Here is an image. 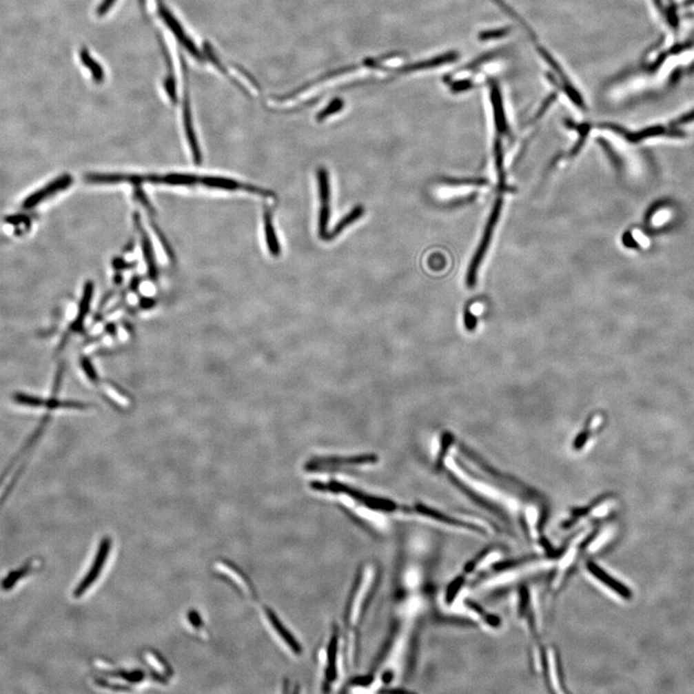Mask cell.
<instances>
[{
    "instance_id": "obj_11",
    "label": "cell",
    "mask_w": 694,
    "mask_h": 694,
    "mask_svg": "<svg viewBox=\"0 0 694 694\" xmlns=\"http://www.w3.org/2000/svg\"><path fill=\"white\" fill-rule=\"evenodd\" d=\"M263 219H265V238H267L268 250L272 254V256L278 257L280 254V247L276 233H275L274 226H273L270 212L265 210Z\"/></svg>"
},
{
    "instance_id": "obj_14",
    "label": "cell",
    "mask_w": 694,
    "mask_h": 694,
    "mask_svg": "<svg viewBox=\"0 0 694 694\" xmlns=\"http://www.w3.org/2000/svg\"><path fill=\"white\" fill-rule=\"evenodd\" d=\"M267 613L268 619H269L270 622H272L273 627H274L275 630H276V632L279 633L280 637L284 640L285 642H287V644L289 645L290 649L294 650V652L295 653H299V644L297 643L296 640H295V638L290 635L289 631L287 630V628H285L284 626H283V624L280 623L279 619L276 618V615H275L270 609H267Z\"/></svg>"
},
{
    "instance_id": "obj_7",
    "label": "cell",
    "mask_w": 694,
    "mask_h": 694,
    "mask_svg": "<svg viewBox=\"0 0 694 694\" xmlns=\"http://www.w3.org/2000/svg\"><path fill=\"white\" fill-rule=\"evenodd\" d=\"M161 18L163 19V21H165L167 26L171 29L172 32H173L174 35H175L176 39H178V42H180L181 45H183V47H185L186 50L191 53V55L198 58V59H201V57H201L199 50H198L197 47H196L195 43L192 42V40L188 37L187 34H186L185 30H183V26H181V23L176 21V19L173 16V14H172L171 12L168 11L166 8H161Z\"/></svg>"
},
{
    "instance_id": "obj_19",
    "label": "cell",
    "mask_w": 694,
    "mask_h": 694,
    "mask_svg": "<svg viewBox=\"0 0 694 694\" xmlns=\"http://www.w3.org/2000/svg\"><path fill=\"white\" fill-rule=\"evenodd\" d=\"M330 205H321L320 212H319L318 218V233L321 238H326L327 236V228L329 219H330Z\"/></svg>"
},
{
    "instance_id": "obj_10",
    "label": "cell",
    "mask_w": 694,
    "mask_h": 694,
    "mask_svg": "<svg viewBox=\"0 0 694 694\" xmlns=\"http://www.w3.org/2000/svg\"><path fill=\"white\" fill-rule=\"evenodd\" d=\"M93 283H86L85 287H84L83 295H82L81 306H79V313L77 314V318L76 320L74 321V324H72V330L79 331V328L81 327L84 318H85L86 314L88 313L89 308H90L91 299L92 296H93Z\"/></svg>"
},
{
    "instance_id": "obj_15",
    "label": "cell",
    "mask_w": 694,
    "mask_h": 694,
    "mask_svg": "<svg viewBox=\"0 0 694 694\" xmlns=\"http://www.w3.org/2000/svg\"><path fill=\"white\" fill-rule=\"evenodd\" d=\"M140 232H141L143 255H144L145 261H146V265L147 269H149L150 276L152 278H156L157 273L156 258H154V249H152L151 241H150L147 234L145 233L144 229H141V231Z\"/></svg>"
},
{
    "instance_id": "obj_6",
    "label": "cell",
    "mask_w": 694,
    "mask_h": 694,
    "mask_svg": "<svg viewBox=\"0 0 694 694\" xmlns=\"http://www.w3.org/2000/svg\"><path fill=\"white\" fill-rule=\"evenodd\" d=\"M183 117L186 139H187L188 145H190V149L191 154H192L193 159H194L196 164L202 163V152L200 151L199 143H198L197 136H196L195 134L194 125H193L192 116H191L190 96H188L187 91L185 92V99H183Z\"/></svg>"
},
{
    "instance_id": "obj_23",
    "label": "cell",
    "mask_w": 694,
    "mask_h": 694,
    "mask_svg": "<svg viewBox=\"0 0 694 694\" xmlns=\"http://www.w3.org/2000/svg\"><path fill=\"white\" fill-rule=\"evenodd\" d=\"M165 88L167 94H168L169 98L171 99L173 103H176V85L175 82H174L173 79H167V81L165 82Z\"/></svg>"
},
{
    "instance_id": "obj_24",
    "label": "cell",
    "mask_w": 694,
    "mask_h": 694,
    "mask_svg": "<svg viewBox=\"0 0 694 694\" xmlns=\"http://www.w3.org/2000/svg\"><path fill=\"white\" fill-rule=\"evenodd\" d=\"M471 87V83L470 81H461L459 82H456V83H454L453 85H452V91L454 92L465 91L468 90V89H470Z\"/></svg>"
},
{
    "instance_id": "obj_8",
    "label": "cell",
    "mask_w": 694,
    "mask_h": 694,
    "mask_svg": "<svg viewBox=\"0 0 694 694\" xmlns=\"http://www.w3.org/2000/svg\"><path fill=\"white\" fill-rule=\"evenodd\" d=\"M589 572L592 575L597 578L602 584L606 585V587L613 590V591L618 593L619 596L622 597L624 599H630L632 597V592L628 589L626 585L621 584L619 580H616L608 573L604 572V570L601 569L599 566L591 563L589 566Z\"/></svg>"
},
{
    "instance_id": "obj_3",
    "label": "cell",
    "mask_w": 694,
    "mask_h": 694,
    "mask_svg": "<svg viewBox=\"0 0 694 694\" xmlns=\"http://www.w3.org/2000/svg\"><path fill=\"white\" fill-rule=\"evenodd\" d=\"M72 178L71 176L63 175L59 176L57 180L52 181V183L45 185V187L41 188L40 190L36 191L33 194L29 195L25 201H24L23 207L25 209H32V207L41 204L43 201L47 200L48 198L57 194L59 191L67 190L68 187L72 185Z\"/></svg>"
},
{
    "instance_id": "obj_20",
    "label": "cell",
    "mask_w": 694,
    "mask_h": 694,
    "mask_svg": "<svg viewBox=\"0 0 694 694\" xmlns=\"http://www.w3.org/2000/svg\"><path fill=\"white\" fill-rule=\"evenodd\" d=\"M336 653H337V637H334L332 642L330 643V646H329V667H328V678L330 680H334L336 677Z\"/></svg>"
},
{
    "instance_id": "obj_12",
    "label": "cell",
    "mask_w": 694,
    "mask_h": 694,
    "mask_svg": "<svg viewBox=\"0 0 694 694\" xmlns=\"http://www.w3.org/2000/svg\"><path fill=\"white\" fill-rule=\"evenodd\" d=\"M167 185L190 186L200 183V176L191 174L171 173L165 176H159V183Z\"/></svg>"
},
{
    "instance_id": "obj_5",
    "label": "cell",
    "mask_w": 694,
    "mask_h": 694,
    "mask_svg": "<svg viewBox=\"0 0 694 694\" xmlns=\"http://www.w3.org/2000/svg\"><path fill=\"white\" fill-rule=\"evenodd\" d=\"M609 127L613 129L614 132L623 135L628 141L633 143L640 142L643 139H649V137L661 136V135H667V136L671 137L686 136L685 132H682V130H667L666 127H662V125L647 127V129L643 130L642 132H637V134L629 132L627 130L622 129V127H618V125H609Z\"/></svg>"
},
{
    "instance_id": "obj_16",
    "label": "cell",
    "mask_w": 694,
    "mask_h": 694,
    "mask_svg": "<svg viewBox=\"0 0 694 694\" xmlns=\"http://www.w3.org/2000/svg\"><path fill=\"white\" fill-rule=\"evenodd\" d=\"M319 198L321 205H329L330 202V185H329L328 172L325 168H319L318 171Z\"/></svg>"
},
{
    "instance_id": "obj_2",
    "label": "cell",
    "mask_w": 694,
    "mask_h": 694,
    "mask_svg": "<svg viewBox=\"0 0 694 694\" xmlns=\"http://www.w3.org/2000/svg\"><path fill=\"white\" fill-rule=\"evenodd\" d=\"M111 548V541L110 538H105L101 541L100 548H99L98 553H96L95 561H94L93 565L89 570L88 574L84 578L83 580L79 584L76 589L74 590V597L79 598L82 595L85 593L87 590L90 589L91 585L98 580L99 575L103 570V566L105 564V561L108 560V555H110Z\"/></svg>"
},
{
    "instance_id": "obj_21",
    "label": "cell",
    "mask_w": 694,
    "mask_h": 694,
    "mask_svg": "<svg viewBox=\"0 0 694 694\" xmlns=\"http://www.w3.org/2000/svg\"><path fill=\"white\" fill-rule=\"evenodd\" d=\"M343 108V101L340 100H340L337 99V100L332 101V103H331L330 105L325 108V110L321 111V112L318 115V118H316V119H318L319 122H321V121L325 120L326 118L329 117V116L335 114V113L342 110Z\"/></svg>"
},
{
    "instance_id": "obj_1",
    "label": "cell",
    "mask_w": 694,
    "mask_h": 694,
    "mask_svg": "<svg viewBox=\"0 0 694 694\" xmlns=\"http://www.w3.org/2000/svg\"><path fill=\"white\" fill-rule=\"evenodd\" d=\"M379 460V457L376 454H361V456L349 457H314L305 465V469L309 471L324 470L327 468H335V467L343 466H358L366 465V464H374Z\"/></svg>"
},
{
    "instance_id": "obj_22",
    "label": "cell",
    "mask_w": 694,
    "mask_h": 694,
    "mask_svg": "<svg viewBox=\"0 0 694 694\" xmlns=\"http://www.w3.org/2000/svg\"><path fill=\"white\" fill-rule=\"evenodd\" d=\"M509 28H502L497 29V30L485 31L480 34V39L482 41L492 40V39H498L500 37H504V36L509 34Z\"/></svg>"
},
{
    "instance_id": "obj_9",
    "label": "cell",
    "mask_w": 694,
    "mask_h": 694,
    "mask_svg": "<svg viewBox=\"0 0 694 694\" xmlns=\"http://www.w3.org/2000/svg\"><path fill=\"white\" fill-rule=\"evenodd\" d=\"M39 561H30V562L26 563L23 567L19 568L18 570L13 571V572L10 573L1 582L2 589L4 590H11L14 586V584H18L19 580L23 579V578L26 577L32 572L33 570L38 569Z\"/></svg>"
},
{
    "instance_id": "obj_17",
    "label": "cell",
    "mask_w": 694,
    "mask_h": 694,
    "mask_svg": "<svg viewBox=\"0 0 694 694\" xmlns=\"http://www.w3.org/2000/svg\"><path fill=\"white\" fill-rule=\"evenodd\" d=\"M81 57L83 64L88 68L89 71L93 74L94 79L96 82L103 81V79H105V72H103L101 65L90 57V54H89V52L86 50H82Z\"/></svg>"
},
{
    "instance_id": "obj_4",
    "label": "cell",
    "mask_w": 694,
    "mask_h": 694,
    "mask_svg": "<svg viewBox=\"0 0 694 694\" xmlns=\"http://www.w3.org/2000/svg\"><path fill=\"white\" fill-rule=\"evenodd\" d=\"M200 183L203 185L207 186V187L217 188V190H244L250 191L253 194L265 196V197L272 196V193L269 192V191L261 190V188L255 187V186L241 185L238 181L232 180V178H222V176H203V178H200Z\"/></svg>"
},
{
    "instance_id": "obj_13",
    "label": "cell",
    "mask_w": 694,
    "mask_h": 694,
    "mask_svg": "<svg viewBox=\"0 0 694 694\" xmlns=\"http://www.w3.org/2000/svg\"><path fill=\"white\" fill-rule=\"evenodd\" d=\"M365 214L364 207L362 205H357L354 209L351 210L347 215L337 225H336L335 228L330 234H327V238L326 239H332L338 236V234L342 233L343 229L347 228V227L350 226L353 222L357 221L358 219L361 218L362 215Z\"/></svg>"
},
{
    "instance_id": "obj_18",
    "label": "cell",
    "mask_w": 694,
    "mask_h": 694,
    "mask_svg": "<svg viewBox=\"0 0 694 694\" xmlns=\"http://www.w3.org/2000/svg\"><path fill=\"white\" fill-rule=\"evenodd\" d=\"M14 402L18 403V405L29 406V407H43L45 406L47 400H43V398H38V396L24 395V394H17L14 396Z\"/></svg>"
},
{
    "instance_id": "obj_25",
    "label": "cell",
    "mask_w": 694,
    "mask_h": 694,
    "mask_svg": "<svg viewBox=\"0 0 694 694\" xmlns=\"http://www.w3.org/2000/svg\"><path fill=\"white\" fill-rule=\"evenodd\" d=\"M115 0H103V3H101L100 7H99V14H105L106 12L111 8V6H112Z\"/></svg>"
}]
</instances>
